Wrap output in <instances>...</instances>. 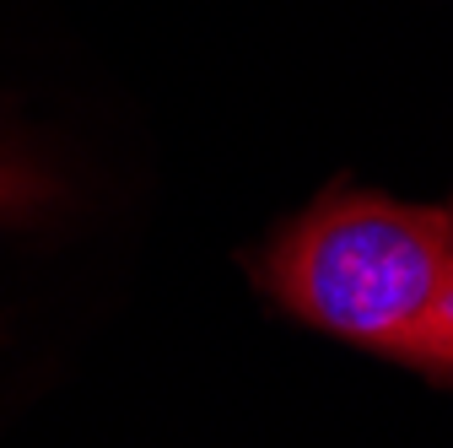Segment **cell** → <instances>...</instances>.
I'll return each mask as SVG.
<instances>
[{
  "label": "cell",
  "mask_w": 453,
  "mask_h": 448,
  "mask_svg": "<svg viewBox=\"0 0 453 448\" xmlns=\"http://www.w3.org/2000/svg\"><path fill=\"white\" fill-rule=\"evenodd\" d=\"M43 195H49V184H43L38 167H27V162H17V157L0 151V216H22Z\"/></svg>",
  "instance_id": "cell-2"
},
{
  "label": "cell",
  "mask_w": 453,
  "mask_h": 448,
  "mask_svg": "<svg viewBox=\"0 0 453 448\" xmlns=\"http://www.w3.org/2000/svg\"><path fill=\"white\" fill-rule=\"evenodd\" d=\"M270 292L297 319L453 383V216L334 189L275 238Z\"/></svg>",
  "instance_id": "cell-1"
}]
</instances>
